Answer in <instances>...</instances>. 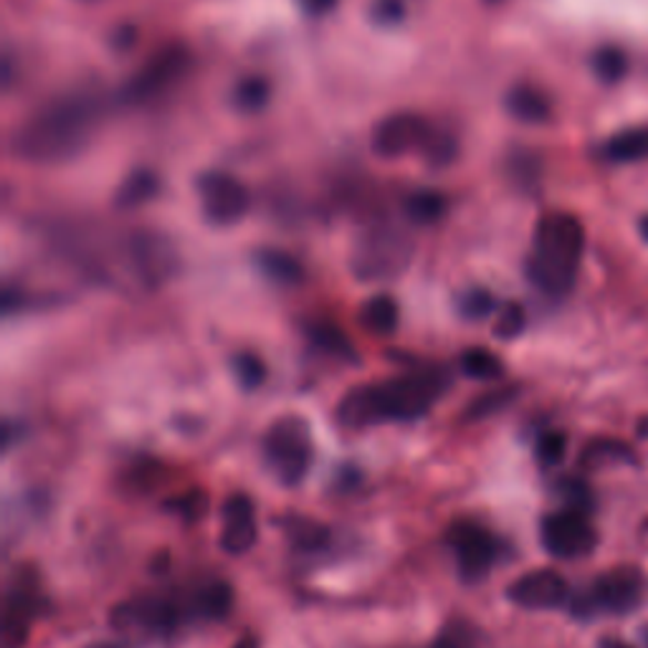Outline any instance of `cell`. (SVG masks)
Segmentation results:
<instances>
[{
    "label": "cell",
    "mask_w": 648,
    "mask_h": 648,
    "mask_svg": "<svg viewBox=\"0 0 648 648\" xmlns=\"http://www.w3.org/2000/svg\"><path fill=\"white\" fill-rule=\"evenodd\" d=\"M104 115L92 92H72L43 104L11 137V153L29 165H59L90 145Z\"/></svg>",
    "instance_id": "6da1fadb"
},
{
    "label": "cell",
    "mask_w": 648,
    "mask_h": 648,
    "mask_svg": "<svg viewBox=\"0 0 648 648\" xmlns=\"http://www.w3.org/2000/svg\"><path fill=\"white\" fill-rule=\"evenodd\" d=\"M449 385V373L443 367H424L390 380L357 385L339 400L337 424L349 431L383 424H410L424 418Z\"/></svg>",
    "instance_id": "7a4b0ae2"
},
{
    "label": "cell",
    "mask_w": 648,
    "mask_h": 648,
    "mask_svg": "<svg viewBox=\"0 0 648 648\" xmlns=\"http://www.w3.org/2000/svg\"><path fill=\"white\" fill-rule=\"evenodd\" d=\"M585 251V229L571 213H550L534 229L527 257L530 282L547 296H563L573 289Z\"/></svg>",
    "instance_id": "3957f363"
},
{
    "label": "cell",
    "mask_w": 648,
    "mask_h": 648,
    "mask_svg": "<svg viewBox=\"0 0 648 648\" xmlns=\"http://www.w3.org/2000/svg\"><path fill=\"white\" fill-rule=\"evenodd\" d=\"M261 457L271 477L282 487L302 484L310 474L314 443L310 424L300 416H282L266 428L261 439Z\"/></svg>",
    "instance_id": "277c9868"
},
{
    "label": "cell",
    "mask_w": 648,
    "mask_h": 648,
    "mask_svg": "<svg viewBox=\"0 0 648 648\" xmlns=\"http://www.w3.org/2000/svg\"><path fill=\"white\" fill-rule=\"evenodd\" d=\"M414 259V241L390 223H375L357 239L353 249V271L360 282H388L400 276Z\"/></svg>",
    "instance_id": "5b68a950"
},
{
    "label": "cell",
    "mask_w": 648,
    "mask_h": 648,
    "mask_svg": "<svg viewBox=\"0 0 648 648\" xmlns=\"http://www.w3.org/2000/svg\"><path fill=\"white\" fill-rule=\"evenodd\" d=\"M122 259L145 289H160L178 274L180 257L168 236L157 231H133L122 241Z\"/></svg>",
    "instance_id": "8992f818"
},
{
    "label": "cell",
    "mask_w": 648,
    "mask_h": 648,
    "mask_svg": "<svg viewBox=\"0 0 648 648\" xmlns=\"http://www.w3.org/2000/svg\"><path fill=\"white\" fill-rule=\"evenodd\" d=\"M190 51L182 43H170V46L160 49L129 79L125 90H122V100L127 104H145L157 100V96H163L175 84L182 82V76L190 69Z\"/></svg>",
    "instance_id": "52a82bcc"
},
{
    "label": "cell",
    "mask_w": 648,
    "mask_h": 648,
    "mask_svg": "<svg viewBox=\"0 0 648 648\" xmlns=\"http://www.w3.org/2000/svg\"><path fill=\"white\" fill-rule=\"evenodd\" d=\"M446 545L451 547L453 557H457L459 575L463 583H479L492 573L497 563V540L487 527L479 522L459 520L446 530Z\"/></svg>",
    "instance_id": "ba28073f"
},
{
    "label": "cell",
    "mask_w": 648,
    "mask_h": 648,
    "mask_svg": "<svg viewBox=\"0 0 648 648\" xmlns=\"http://www.w3.org/2000/svg\"><path fill=\"white\" fill-rule=\"evenodd\" d=\"M542 547L557 560H581L590 555L598 542V534L588 520V512L565 506L560 512H550L540 524Z\"/></svg>",
    "instance_id": "9c48e42d"
},
{
    "label": "cell",
    "mask_w": 648,
    "mask_h": 648,
    "mask_svg": "<svg viewBox=\"0 0 648 648\" xmlns=\"http://www.w3.org/2000/svg\"><path fill=\"white\" fill-rule=\"evenodd\" d=\"M196 190L206 221L213 226H233L249 213L251 196L239 178L223 170H208L198 175Z\"/></svg>",
    "instance_id": "30bf717a"
},
{
    "label": "cell",
    "mask_w": 648,
    "mask_h": 648,
    "mask_svg": "<svg viewBox=\"0 0 648 648\" xmlns=\"http://www.w3.org/2000/svg\"><path fill=\"white\" fill-rule=\"evenodd\" d=\"M646 577L636 567H616L603 573L581 598V613H630L644 603Z\"/></svg>",
    "instance_id": "8fae6325"
},
{
    "label": "cell",
    "mask_w": 648,
    "mask_h": 648,
    "mask_svg": "<svg viewBox=\"0 0 648 648\" xmlns=\"http://www.w3.org/2000/svg\"><path fill=\"white\" fill-rule=\"evenodd\" d=\"M112 624L125 634L145 638H170L182 626V608L165 595H147V598L129 600L112 616Z\"/></svg>",
    "instance_id": "7c38bea8"
},
{
    "label": "cell",
    "mask_w": 648,
    "mask_h": 648,
    "mask_svg": "<svg viewBox=\"0 0 648 648\" xmlns=\"http://www.w3.org/2000/svg\"><path fill=\"white\" fill-rule=\"evenodd\" d=\"M433 133L431 122L416 112H396L380 119L373 129V150L380 157H403L408 153H420L428 135Z\"/></svg>",
    "instance_id": "4fadbf2b"
},
{
    "label": "cell",
    "mask_w": 648,
    "mask_h": 648,
    "mask_svg": "<svg viewBox=\"0 0 648 648\" xmlns=\"http://www.w3.org/2000/svg\"><path fill=\"white\" fill-rule=\"evenodd\" d=\"M41 610V593L36 588L33 577H15L11 588L6 593L3 603V624H0V634H3L6 648H23L29 641L31 626Z\"/></svg>",
    "instance_id": "5bb4252c"
},
{
    "label": "cell",
    "mask_w": 648,
    "mask_h": 648,
    "mask_svg": "<svg viewBox=\"0 0 648 648\" xmlns=\"http://www.w3.org/2000/svg\"><path fill=\"white\" fill-rule=\"evenodd\" d=\"M506 598L524 610H553L565 606L571 590H567L565 577L557 571L540 567V571H530L516 577L506 588Z\"/></svg>",
    "instance_id": "9a60e30c"
},
{
    "label": "cell",
    "mask_w": 648,
    "mask_h": 648,
    "mask_svg": "<svg viewBox=\"0 0 648 648\" xmlns=\"http://www.w3.org/2000/svg\"><path fill=\"white\" fill-rule=\"evenodd\" d=\"M257 540H259V524H257V510H253V502L247 494L236 492L223 502L221 540H218V545H221L223 553L241 557L257 545Z\"/></svg>",
    "instance_id": "2e32d148"
},
{
    "label": "cell",
    "mask_w": 648,
    "mask_h": 648,
    "mask_svg": "<svg viewBox=\"0 0 648 648\" xmlns=\"http://www.w3.org/2000/svg\"><path fill=\"white\" fill-rule=\"evenodd\" d=\"M253 264H257L261 276L276 286H296L304 279L300 259H294L292 253L282 249H259L253 253Z\"/></svg>",
    "instance_id": "e0dca14e"
},
{
    "label": "cell",
    "mask_w": 648,
    "mask_h": 648,
    "mask_svg": "<svg viewBox=\"0 0 648 648\" xmlns=\"http://www.w3.org/2000/svg\"><path fill=\"white\" fill-rule=\"evenodd\" d=\"M504 107L524 125H542L550 117V100L532 84H516L504 96Z\"/></svg>",
    "instance_id": "ac0fdd59"
},
{
    "label": "cell",
    "mask_w": 648,
    "mask_h": 648,
    "mask_svg": "<svg viewBox=\"0 0 648 648\" xmlns=\"http://www.w3.org/2000/svg\"><path fill=\"white\" fill-rule=\"evenodd\" d=\"M160 188H163L160 175L150 168H139L122 180V186L115 196V203L122 210H137L150 203L153 198H157Z\"/></svg>",
    "instance_id": "d6986e66"
},
{
    "label": "cell",
    "mask_w": 648,
    "mask_h": 648,
    "mask_svg": "<svg viewBox=\"0 0 648 648\" xmlns=\"http://www.w3.org/2000/svg\"><path fill=\"white\" fill-rule=\"evenodd\" d=\"M360 324L375 337H388L400 324V306L390 294H375L360 306Z\"/></svg>",
    "instance_id": "ffe728a7"
},
{
    "label": "cell",
    "mask_w": 648,
    "mask_h": 648,
    "mask_svg": "<svg viewBox=\"0 0 648 648\" xmlns=\"http://www.w3.org/2000/svg\"><path fill=\"white\" fill-rule=\"evenodd\" d=\"M190 606L198 618L226 620L233 608V588L226 581H210L196 590Z\"/></svg>",
    "instance_id": "44dd1931"
},
{
    "label": "cell",
    "mask_w": 648,
    "mask_h": 648,
    "mask_svg": "<svg viewBox=\"0 0 648 648\" xmlns=\"http://www.w3.org/2000/svg\"><path fill=\"white\" fill-rule=\"evenodd\" d=\"M304 332H306V339H310V343L317 349H322L324 355L337 357V360H343V363H357L355 345L349 343V337L337 327V324H332L327 320L310 322Z\"/></svg>",
    "instance_id": "7402d4cb"
},
{
    "label": "cell",
    "mask_w": 648,
    "mask_h": 648,
    "mask_svg": "<svg viewBox=\"0 0 648 648\" xmlns=\"http://www.w3.org/2000/svg\"><path fill=\"white\" fill-rule=\"evenodd\" d=\"M603 157L608 163L628 165L638 163L648 157V127H630L620 135H613L606 145H603Z\"/></svg>",
    "instance_id": "603a6c76"
},
{
    "label": "cell",
    "mask_w": 648,
    "mask_h": 648,
    "mask_svg": "<svg viewBox=\"0 0 648 648\" xmlns=\"http://www.w3.org/2000/svg\"><path fill=\"white\" fill-rule=\"evenodd\" d=\"M233 107L243 112V115H259L264 112L271 102V82L261 74H249L236 82L231 92Z\"/></svg>",
    "instance_id": "cb8c5ba5"
},
{
    "label": "cell",
    "mask_w": 648,
    "mask_h": 648,
    "mask_svg": "<svg viewBox=\"0 0 648 648\" xmlns=\"http://www.w3.org/2000/svg\"><path fill=\"white\" fill-rule=\"evenodd\" d=\"M284 532L292 545L300 550L304 555H312V553H320L322 547H327L330 542V530L320 524L317 520H312V516H289L284 522Z\"/></svg>",
    "instance_id": "d4e9b609"
},
{
    "label": "cell",
    "mask_w": 648,
    "mask_h": 648,
    "mask_svg": "<svg viewBox=\"0 0 648 648\" xmlns=\"http://www.w3.org/2000/svg\"><path fill=\"white\" fill-rule=\"evenodd\" d=\"M403 210H406L410 223L433 226L446 216V196L439 190L420 188L403 200Z\"/></svg>",
    "instance_id": "484cf974"
},
{
    "label": "cell",
    "mask_w": 648,
    "mask_h": 648,
    "mask_svg": "<svg viewBox=\"0 0 648 648\" xmlns=\"http://www.w3.org/2000/svg\"><path fill=\"white\" fill-rule=\"evenodd\" d=\"M461 373L471 380H499L504 375V363L499 360L492 349L487 347H469L461 353Z\"/></svg>",
    "instance_id": "4316f807"
},
{
    "label": "cell",
    "mask_w": 648,
    "mask_h": 648,
    "mask_svg": "<svg viewBox=\"0 0 648 648\" xmlns=\"http://www.w3.org/2000/svg\"><path fill=\"white\" fill-rule=\"evenodd\" d=\"M428 648H484V636L469 620H451L439 630V636Z\"/></svg>",
    "instance_id": "83f0119b"
},
{
    "label": "cell",
    "mask_w": 648,
    "mask_h": 648,
    "mask_svg": "<svg viewBox=\"0 0 648 648\" xmlns=\"http://www.w3.org/2000/svg\"><path fill=\"white\" fill-rule=\"evenodd\" d=\"M494 310H497L494 294L489 292V289H484V286L463 289V292L459 294V300H457V312L461 314L463 320H469V322H481V320L492 317Z\"/></svg>",
    "instance_id": "f1b7e54d"
},
{
    "label": "cell",
    "mask_w": 648,
    "mask_h": 648,
    "mask_svg": "<svg viewBox=\"0 0 648 648\" xmlns=\"http://www.w3.org/2000/svg\"><path fill=\"white\" fill-rule=\"evenodd\" d=\"M420 155H424V160L431 165V168H449L459 155V143L453 135L433 129V133L428 135L426 145L420 147Z\"/></svg>",
    "instance_id": "f546056e"
},
{
    "label": "cell",
    "mask_w": 648,
    "mask_h": 648,
    "mask_svg": "<svg viewBox=\"0 0 648 648\" xmlns=\"http://www.w3.org/2000/svg\"><path fill=\"white\" fill-rule=\"evenodd\" d=\"M165 510L186 524H196L203 520L208 512V494L203 489H190V492H182L178 497H173L170 502H165Z\"/></svg>",
    "instance_id": "4dcf8cb0"
},
{
    "label": "cell",
    "mask_w": 648,
    "mask_h": 648,
    "mask_svg": "<svg viewBox=\"0 0 648 648\" xmlns=\"http://www.w3.org/2000/svg\"><path fill=\"white\" fill-rule=\"evenodd\" d=\"M231 373L243 390H257L266 380V365L253 353H236L231 360Z\"/></svg>",
    "instance_id": "1f68e13d"
},
{
    "label": "cell",
    "mask_w": 648,
    "mask_h": 648,
    "mask_svg": "<svg viewBox=\"0 0 648 648\" xmlns=\"http://www.w3.org/2000/svg\"><path fill=\"white\" fill-rule=\"evenodd\" d=\"M516 398V388H499V390H489L484 396H479L469 403L467 408H463V418L469 420V424H474V420L481 418H489L499 414V410L510 406V403Z\"/></svg>",
    "instance_id": "d6a6232c"
},
{
    "label": "cell",
    "mask_w": 648,
    "mask_h": 648,
    "mask_svg": "<svg viewBox=\"0 0 648 648\" xmlns=\"http://www.w3.org/2000/svg\"><path fill=\"white\" fill-rule=\"evenodd\" d=\"M524 324H527V317H524V310L520 304H504L502 310L497 314V322H494V335L499 339H514L522 335Z\"/></svg>",
    "instance_id": "836d02e7"
},
{
    "label": "cell",
    "mask_w": 648,
    "mask_h": 648,
    "mask_svg": "<svg viewBox=\"0 0 648 648\" xmlns=\"http://www.w3.org/2000/svg\"><path fill=\"white\" fill-rule=\"evenodd\" d=\"M408 15V6L403 0H375L370 6V21L380 29H396Z\"/></svg>",
    "instance_id": "e575fe53"
},
{
    "label": "cell",
    "mask_w": 648,
    "mask_h": 648,
    "mask_svg": "<svg viewBox=\"0 0 648 648\" xmlns=\"http://www.w3.org/2000/svg\"><path fill=\"white\" fill-rule=\"evenodd\" d=\"M565 449H567L565 436L557 433V431H550L545 436H540L537 449H534V451H537L540 463H545V467H555V463L563 461Z\"/></svg>",
    "instance_id": "d590c367"
},
{
    "label": "cell",
    "mask_w": 648,
    "mask_h": 648,
    "mask_svg": "<svg viewBox=\"0 0 648 648\" xmlns=\"http://www.w3.org/2000/svg\"><path fill=\"white\" fill-rule=\"evenodd\" d=\"M160 474H163L160 463L139 461L133 471H127L125 481L135 489V492H150L157 481H160Z\"/></svg>",
    "instance_id": "8d00e7d4"
},
{
    "label": "cell",
    "mask_w": 648,
    "mask_h": 648,
    "mask_svg": "<svg viewBox=\"0 0 648 648\" xmlns=\"http://www.w3.org/2000/svg\"><path fill=\"white\" fill-rule=\"evenodd\" d=\"M595 69H598V74L603 79H618L620 69H624V59H620L618 51L606 49L600 51L598 59H595Z\"/></svg>",
    "instance_id": "74e56055"
},
{
    "label": "cell",
    "mask_w": 648,
    "mask_h": 648,
    "mask_svg": "<svg viewBox=\"0 0 648 648\" xmlns=\"http://www.w3.org/2000/svg\"><path fill=\"white\" fill-rule=\"evenodd\" d=\"M302 11L312 19H320V15H327L330 11H335L337 0H296Z\"/></svg>",
    "instance_id": "f35d334b"
},
{
    "label": "cell",
    "mask_w": 648,
    "mask_h": 648,
    "mask_svg": "<svg viewBox=\"0 0 648 648\" xmlns=\"http://www.w3.org/2000/svg\"><path fill=\"white\" fill-rule=\"evenodd\" d=\"M135 39H137L135 25H122V29L117 31V36H115V46L122 49V51H127V49L135 46Z\"/></svg>",
    "instance_id": "ab89813d"
},
{
    "label": "cell",
    "mask_w": 648,
    "mask_h": 648,
    "mask_svg": "<svg viewBox=\"0 0 648 648\" xmlns=\"http://www.w3.org/2000/svg\"><path fill=\"white\" fill-rule=\"evenodd\" d=\"M233 648H259V641H257V636L247 634V636H241L239 641L233 644Z\"/></svg>",
    "instance_id": "60d3db41"
},
{
    "label": "cell",
    "mask_w": 648,
    "mask_h": 648,
    "mask_svg": "<svg viewBox=\"0 0 648 648\" xmlns=\"http://www.w3.org/2000/svg\"><path fill=\"white\" fill-rule=\"evenodd\" d=\"M600 648H630V646H626L624 641H603Z\"/></svg>",
    "instance_id": "b9f144b4"
},
{
    "label": "cell",
    "mask_w": 648,
    "mask_h": 648,
    "mask_svg": "<svg viewBox=\"0 0 648 648\" xmlns=\"http://www.w3.org/2000/svg\"><path fill=\"white\" fill-rule=\"evenodd\" d=\"M641 236L648 241V213L641 218Z\"/></svg>",
    "instance_id": "7bdbcfd3"
},
{
    "label": "cell",
    "mask_w": 648,
    "mask_h": 648,
    "mask_svg": "<svg viewBox=\"0 0 648 648\" xmlns=\"http://www.w3.org/2000/svg\"><path fill=\"white\" fill-rule=\"evenodd\" d=\"M86 648H117V646H112V644H92V646H86Z\"/></svg>",
    "instance_id": "ee69618b"
}]
</instances>
